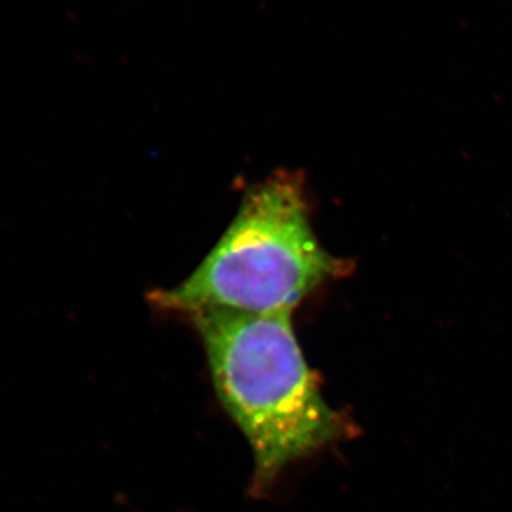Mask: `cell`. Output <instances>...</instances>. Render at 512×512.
<instances>
[{
  "instance_id": "cell-1",
  "label": "cell",
  "mask_w": 512,
  "mask_h": 512,
  "mask_svg": "<svg viewBox=\"0 0 512 512\" xmlns=\"http://www.w3.org/2000/svg\"><path fill=\"white\" fill-rule=\"evenodd\" d=\"M218 397L252 448L256 487L340 439L345 421L323 399L292 326V312L190 313Z\"/></svg>"
},
{
  "instance_id": "cell-2",
  "label": "cell",
  "mask_w": 512,
  "mask_h": 512,
  "mask_svg": "<svg viewBox=\"0 0 512 512\" xmlns=\"http://www.w3.org/2000/svg\"><path fill=\"white\" fill-rule=\"evenodd\" d=\"M320 245L305 181L276 171L255 184L218 244L181 284L150 293L167 311L292 312L320 285L350 271Z\"/></svg>"
}]
</instances>
